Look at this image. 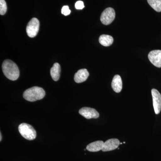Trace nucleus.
<instances>
[{"mask_svg":"<svg viewBox=\"0 0 161 161\" xmlns=\"http://www.w3.org/2000/svg\"><path fill=\"white\" fill-rule=\"evenodd\" d=\"M148 4L156 11L161 12V0H147Z\"/></svg>","mask_w":161,"mask_h":161,"instance_id":"15","label":"nucleus"},{"mask_svg":"<svg viewBox=\"0 0 161 161\" xmlns=\"http://www.w3.org/2000/svg\"><path fill=\"white\" fill-rule=\"evenodd\" d=\"M112 87L116 93L121 92L122 89V81L119 75H116L114 76L112 82Z\"/></svg>","mask_w":161,"mask_h":161,"instance_id":"11","label":"nucleus"},{"mask_svg":"<svg viewBox=\"0 0 161 161\" xmlns=\"http://www.w3.org/2000/svg\"><path fill=\"white\" fill-rule=\"evenodd\" d=\"M152 93L153 106L156 114H158L161 110V95L158 91L153 89Z\"/></svg>","mask_w":161,"mask_h":161,"instance_id":"6","label":"nucleus"},{"mask_svg":"<svg viewBox=\"0 0 161 161\" xmlns=\"http://www.w3.org/2000/svg\"><path fill=\"white\" fill-rule=\"evenodd\" d=\"M2 68L5 76L12 80H17L19 77V70L17 64L10 60L3 62Z\"/></svg>","mask_w":161,"mask_h":161,"instance_id":"1","label":"nucleus"},{"mask_svg":"<svg viewBox=\"0 0 161 161\" xmlns=\"http://www.w3.org/2000/svg\"><path fill=\"white\" fill-rule=\"evenodd\" d=\"M79 114L87 119H97L99 116L98 112L95 109L92 108L84 107L81 108L79 111Z\"/></svg>","mask_w":161,"mask_h":161,"instance_id":"7","label":"nucleus"},{"mask_svg":"<svg viewBox=\"0 0 161 161\" xmlns=\"http://www.w3.org/2000/svg\"><path fill=\"white\" fill-rule=\"evenodd\" d=\"M123 143L125 144V142H124Z\"/></svg>","mask_w":161,"mask_h":161,"instance_id":"21","label":"nucleus"},{"mask_svg":"<svg viewBox=\"0 0 161 161\" xmlns=\"http://www.w3.org/2000/svg\"><path fill=\"white\" fill-rule=\"evenodd\" d=\"M40 28V22L36 18L32 19L26 26V31L28 36L35 37L37 35Z\"/></svg>","mask_w":161,"mask_h":161,"instance_id":"4","label":"nucleus"},{"mask_svg":"<svg viewBox=\"0 0 161 161\" xmlns=\"http://www.w3.org/2000/svg\"><path fill=\"white\" fill-rule=\"evenodd\" d=\"M7 5L5 0H0V14L3 15L7 11Z\"/></svg>","mask_w":161,"mask_h":161,"instance_id":"16","label":"nucleus"},{"mask_svg":"<svg viewBox=\"0 0 161 161\" xmlns=\"http://www.w3.org/2000/svg\"><path fill=\"white\" fill-rule=\"evenodd\" d=\"M120 145V142L117 139H110L104 143L102 150L103 152L112 151L117 149Z\"/></svg>","mask_w":161,"mask_h":161,"instance_id":"9","label":"nucleus"},{"mask_svg":"<svg viewBox=\"0 0 161 161\" xmlns=\"http://www.w3.org/2000/svg\"><path fill=\"white\" fill-rule=\"evenodd\" d=\"M113 41L114 39L109 35H102L99 38V43L103 46H110L113 43Z\"/></svg>","mask_w":161,"mask_h":161,"instance_id":"14","label":"nucleus"},{"mask_svg":"<svg viewBox=\"0 0 161 161\" xmlns=\"http://www.w3.org/2000/svg\"><path fill=\"white\" fill-rule=\"evenodd\" d=\"M61 68L59 64L56 63L54 64L51 69L50 74L52 78L55 81H58L60 77Z\"/></svg>","mask_w":161,"mask_h":161,"instance_id":"13","label":"nucleus"},{"mask_svg":"<svg viewBox=\"0 0 161 161\" xmlns=\"http://www.w3.org/2000/svg\"><path fill=\"white\" fill-rule=\"evenodd\" d=\"M115 13L113 8H107L105 9L101 15V22L104 25H109L115 19Z\"/></svg>","mask_w":161,"mask_h":161,"instance_id":"5","label":"nucleus"},{"mask_svg":"<svg viewBox=\"0 0 161 161\" xmlns=\"http://www.w3.org/2000/svg\"><path fill=\"white\" fill-rule=\"evenodd\" d=\"M148 58L154 66L161 68V50H156L150 52L148 55Z\"/></svg>","mask_w":161,"mask_h":161,"instance_id":"8","label":"nucleus"},{"mask_svg":"<svg viewBox=\"0 0 161 161\" xmlns=\"http://www.w3.org/2000/svg\"><path fill=\"white\" fill-rule=\"evenodd\" d=\"M103 142L102 141H96L89 144L86 147V150L90 152H98L102 150L104 145Z\"/></svg>","mask_w":161,"mask_h":161,"instance_id":"12","label":"nucleus"},{"mask_svg":"<svg viewBox=\"0 0 161 161\" xmlns=\"http://www.w3.org/2000/svg\"><path fill=\"white\" fill-rule=\"evenodd\" d=\"M20 134L28 140H33L36 137V132L34 128L29 124L22 123L19 127Z\"/></svg>","mask_w":161,"mask_h":161,"instance_id":"3","label":"nucleus"},{"mask_svg":"<svg viewBox=\"0 0 161 161\" xmlns=\"http://www.w3.org/2000/svg\"><path fill=\"white\" fill-rule=\"evenodd\" d=\"M89 76V73L87 70L84 69L79 70L75 75V80L76 83H81L86 81Z\"/></svg>","mask_w":161,"mask_h":161,"instance_id":"10","label":"nucleus"},{"mask_svg":"<svg viewBox=\"0 0 161 161\" xmlns=\"http://www.w3.org/2000/svg\"><path fill=\"white\" fill-rule=\"evenodd\" d=\"M75 7L77 9H83L85 7L83 2L81 1H78L75 3Z\"/></svg>","mask_w":161,"mask_h":161,"instance_id":"18","label":"nucleus"},{"mask_svg":"<svg viewBox=\"0 0 161 161\" xmlns=\"http://www.w3.org/2000/svg\"><path fill=\"white\" fill-rule=\"evenodd\" d=\"M71 13V10L69 9V7L67 6H64L62 7L61 9V13L64 16H67L69 15Z\"/></svg>","mask_w":161,"mask_h":161,"instance_id":"17","label":"nucleus"},{"mask_svg":"<svg viewBox=\"0 0 161 161\" xmlns=\"http://www.w3.org/2000/svg\"><path fill=\"white\" fill-rule=\"evenodd\" d=\"M122 144H123L122 143H120V145H122Z\"/></svg>","mask_w":161,"mask_h":161,"instance_id":"20","label":"nucleus"},{"mask_svg":"<svg viewBox=\"0 0 161 161\" xmlns=\"http://www.w3.org/2000/svg\"><path fill=\"white\" fill-rule=\"evenodd\" d=\"M0 137H1V138H0V141H2V133H1V135H0Z\"/></svg>","mask_w":161,"mask_h":161,"instance_id":"19","label":"nucleus"},{"mask_svg":"<svg viewBox=\"0 0 161 161\" xmlns=\"http://www.w3.org/2000/svg\"><path fill=\"white\" fill-rule=\"evenodd\" d=\"M45 92L42 88L34 86L26 90L23 93V98L30 102H34L44 98Z\"/></svg>","mask_w":161,"mask_h":161,"instance_id":"2","label":"nucleus"}]
</instances>
